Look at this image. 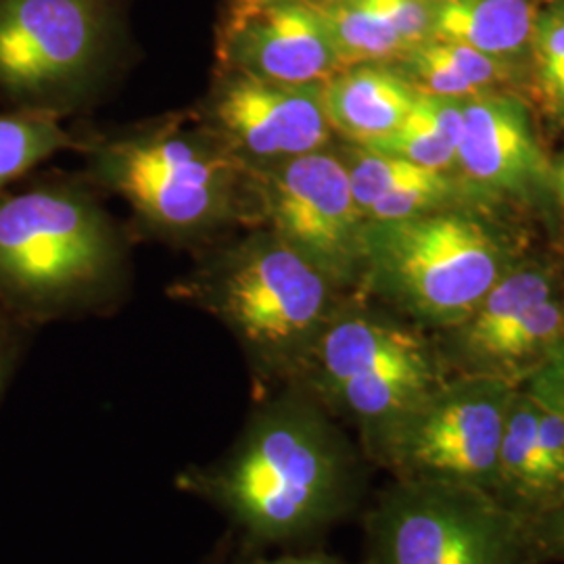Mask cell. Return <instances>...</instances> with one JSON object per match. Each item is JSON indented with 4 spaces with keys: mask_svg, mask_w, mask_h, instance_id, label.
<instances>
[{
    "mask_svg": "<svg viewBox=\"0 0 564 564\" xmlns=\"http://www.w3.org/2000/svg\"><path fill=\"white\" fill-rule=\"evenodd\" d=\"M258 542H300L349 514L362 464L335 416L302 384L263 403L220 463L181 477Z\"/></svg>",
    "mask_w": 564,
    "mask_h": 564,
    "instance_id": "6da1fadb",
    "label": "cell"
},
{
    "mask_svg": "<svg viewBox=\"0 0 564 564\" xmlns=\"http://www.w3.org/2000/svg\"><path fill=\"white\" fill-rule=\"evenodd\" d=\"M337 293L268 226L214 258L191 289L235 333L262 377L291 383L337 310Z\"/></svg>",
    "mask_w": 564,
    "mask_h": 564,
    "instance_id": "7a4b0ae2",
    "label": "cell"
},
{
    "mask_svg": "<svg viewBox=\"0 0 564 564\" xmlns=\"http://www.w3.org/2000/svg\"><path fill=\"white\" fill-rule=\"evenodd\" d=\"M93 176L144 223L176 237L260 224L253 170L203 126L186 130L176 120L101 142Z\"/></svg>",
    "mask_w": 564,
    "mask_h": 564,
    "instance_id": "3957f363",
    "label": "cell"
},
{
    "mask_svg": "<svg viewBox=\"0 0 564 564\" xmlns=\"http://www.w3.org/2000/svg\"><path fill=\"white\" fill-rule=\"evenodd\" d=\"M444 381L442 358L416 326L339 303L293 383L354 424L372 463L403 416Z\"/></svg>",
    "mask_w": 564,
    "mask_h": 564,
    "instance_id": "277c9868",
    "label": "cell"
},
{
    "mask_svg": "<svg viewBox=\"0 0 564 564\" xmlns=\"http://www.w3.org/2000/svg\"><path fill=\"white\" fill-rule=\"evenodd\" d=\"M508 272L502 242L470 216L364 224L362 282L423 326L463 324Z\"/></svg>",
    "mask_w": 564,
    "mask_h": 564,
    "instance_id": "5b68a950",
    "label": "cell"
},
{
    "mask_svg": "<svg viewBox=\"0 0 564 564\" xmlns=\"http://www.w3.org/2000/svg\"><path fill=\"white\" fill-rule=\"evenodd\" d=\"M118 263L101 209L76 188L36 184L0 195V300L44 316L97 289Z\"/></svg>",
    "mask_w": 564,
    "mask_h": 564,
    "instance_id": "8992f818",
    "label": "cell"
},
{
    "mask_svg": "<svg viewBox=\"0 0 564 564\" xmlns=\"http://www.w3.org/2000/svg\"><path fill=\"white\" fill-rule=\"evenodd\" d=\"M366 564H538L529 523L466 485L395 479L366 517Z\"/></svg>",
    "mask_w": 564,
    "mask_h": 564,
    "instance_id": "52a82bcc",
    "label": "cell"
},
{
    "mask_svg": "<svg viewBox=\"0 0 564 564\" xmlns=\"http://www.w3.org/2000/svg\"><path fill=\"white\" fill-rule=\"evenodd\" d=\"M517 389L489 377L445 379L389 433L372 464L402 481L466 485L491 494Z\"/></svg>",
    "mask_w": 564,
    "mask_h": 564,
    "instance_id": "ba28073f",
    "label": "cell"
},
{
    "mask_svg": "<svg viewBox=\"0 0 564 564\" xmlns=\"http://www.w3.org/2000/svg\"><path fill=\"white\" fill-rule=\"evenodd\" d=\"M111 25L107 0H0V95L59 113L99 69Z\"/></svg>",
    "mask_w": 564,
    "mask_h": 564,
    "instance_id": "9c48e42d",
    "label": "cell"
},
{
    "mask_svg": "<svg viewBox=\"0 0 564 564\" xmlns=\"http://www.w3.org/2000/svg\"><path fill=\"white\" fill-rule=\"evenodd\" d=\"M256 174L260 224L339 291L364 281V218L341 153L328 149Z\"/></svg>",
    "mask_w": 564,
    "mask_h": 564,
    "instance_id": "30bf717a",
    "label": "cell"
},
{
    "mask_svg": "<svg viewBox=\"0 0 564 564\" xmlns=\"http://www.w3.org/2000/svg\"><path fill=\"white\" fill-rule=\"evenodd\" d=\"M449 360L460 375L521 387L564 337V302L542 268H517L447 330Z\"/></svg>",
    "mask_w": 564,
    "mask_h": 564,
    "instance_id": "8fae6325",
    "label": "cell"
},
{
    "mask_svg": "<svg viewBox=\"0 0 564 564\" xmlns=\"http://www.w3.org/2000/svg\"><path fill=\"white\" fill-rule=\"evenodd\" d=\"M202 126L251 170L328 149L335 134L324 84H282L242 72H218Z\"/></svg>",
    "mask_w": 564,
    "mask_h": 564,
    "instance_id": "7c38bea8",
    "label": "cell"
},
{
    "mask_svg": "<svg viewBox=\"0 0 564 564\" xmlns=\"http://www.w3.org/2000/svg\"><path fill=\"white\" fill-rule=\"evenodd\" d=\"M341 69L321 15L302 0L268 4L218 36V72L282 84H324Z\"/></svg>",
    "mask_w": 564,
    "mask_h": 564,
    "instance_id": "4fadbf2b",
    "label": "cell"
},
{
    "mask_svg": "<svg viewBox=\"0 0 564 564\" xmlns=\"http://www.w3.org/2000/svg\"><path fill=\"white\" fill-rule=\"evenodd\" d=\"M491 496L527 523L564 500V416L517 389Z\"/></svg>",
    "mask_w": 564,
    "mask_h": 564,
    "instance_id": "5bb4252c",
    "label": "cell"
},
{
    "mask_svg": "<svg viewBox=\"0 0 564 564\" xmlns=\"http://www.w3.org/2000/svg\"><path fill=\"white\" fill-rule=\"evenodd\" d=\"M456 165L473 184L510 195L533 191L547 174L527 109L514 99L491 95L464 101Z\"/></svg>",
    "mask_w": 564,
    "mask_h": 564,
    "instance_id": "9a60e30c",
    "label": "cell"
},
{
    "mask_svg": "<svg viewBox=\"0 0 564 564\" xmlns=\"http://www.w3.org/2000/svg\"><path fill=\"white\" fill-rule=\"evenodd\" d=\"M421 93L391 63H360L324 82L333 130L349 144L372 149L400 130Z\"/></svg>",
    "mask_w": 564,
    "mask_h": 564,
    "instance_id": "2e32d148",
    "label": "cell"
},
{
    "mask_svg": "<svg viewBox=\"0 0 564 564\" xmlns=\"http://www.w3.org/2000/svg\"><path fill=\"white\" fill-rule=\"evenodd\" d=\"M535 21L538 11L529 0H433L431 41L510 59L533 42Z\"/></svg>",
    "mask_w": 564,
    "mask_h": 564,
    "instance_id": "e0dca14e",
    "label": "cell"
},
{
    "mask_svg": "<svg viewBox=\"0 0 564 564\" xmlns=\"http://www.w3.org/2000/svg\"><path fill=\"white\" fill-rule=\"evenodd\" d=\"M74 142L55 111L18 109L0 113V195L11 182L20 181L39 163L74 147Z\"/></svg>",
    "mask_w": 564,
    "mask_h": 564,
    "instance_id": "ac0fdd59",
    "label": "cell"
},
{
    "mask_svg": "<svg viewBox=\"0 0 564 564\" xmlns=\"http://www.w3.org/2000/svg\"><path fill=\"white\" fill-rule=\"evenodd\" d=\"M372 149L437 172H449L456 165V149L437 132L419 101L400 130Z\"/></svg>",
    "mask_w": 564,
    "mask_h": 564,
    "instance_id": "d6986e66",
    "label": "cell"
},
{
    "mask_svg": "<svg viewBox=\"0 0 564 564\" xmlns=\"http://www.w3.org/2000/svg\"><path fill=\"white\" fill-rule=\"evenodd\" d=\"M456 193L454 181L447 172H435L433 176L414 184L391 191L379 197L364 212V223H393L408 220L437 212Z\"/></svg>",
    "mask_w": 564,
    "mask_h": 564,
    "instance_id": "ffe728a7",
    "label": "cell"
},
{
    "mask_svg": "<svg viewBox=\"0 0 564 564\" xmlns=\"http://www.w3.org/2000/svg\"><path fill=\"white\" fill-rule=\"evenodd\" d=\"M398 32L408 51L433 36V0H356Z\"/></svg>",
    "mask_w": 564,
    "mask_h": 564,
    "instance_id": "44dd1931",
    "label": "cell"
},
{
    "mask_svg": "<svg viewBox=\"0 0 564 564\" xmlns=\"http://www.w3.org/2000/svg\"><path fill=\"white\" fill-rule=\"evenodd\" d=\"M435 51L444 57L452 67H456L466 80L470 82L477 90H489L510 78V65L500 57H491L477 48L456 42L431 41Z\"/></svg>",
    "mask_w": 564,
    "mask_h": 564,
    "instance_id": "7402d4cb",
    "label": "cell"
},
{
    "mask_svg": "<svg viewBox=\"0 0 564 564\" xmlns=\"http://www.w3.org/2000/svg\"><path fill=\"white\" fill-rule=\"evenodd\" d=\"M533 400L564 416V337L521 384Z\"/></svg>",
    "mask_w": 564,
    "mask_h": 564,
    "instance_id": "603a6c76",
    "label": "cell"
},
{
    "mask_svg": "<svg viewBox=\"0 0 564 564\" xmlns=\"http://www.w3.org/2000/svg\"><path fill=\"white\" fill-rule=\"evenodd\" d=\"M535 563H564V500L529 521Z\"/></svg>",
    "mask_w": 564,
    "mask_h": 564,
    "instance_id": "cb8c5ba5",
    "label": "cell"
},
{
    "mask_svg": "<svg viewBox=\"0 0 564 564\" xmlns=\"http://www.w3.org/2000/svg\"><path fill=\"white\" fill-rule=\"evenodd\" d=\"M533 44L540 65L564 59V7H556L545 15H538Z\"/></svg>",
    "mask_w": 564,
    "mask_h": 564,
    "instance_id": "d4e9b609",
    "label": "cell"
},
{
    "mask_svg": "<svg viewBox=\"0 0 564 564\" xmlns=\"http://www.w3.org/2000/svg\"><path fill=\"white\" fill-rule=\"evenodd\" d=\"M274 2H282V0H226L220 25H218V36L232 32L249 15H253L256 11H260L268 4H274ZM302 2H310V0H302Z\"/></svg>",
    "mask_w": 564,
    "mask_h": 564,
    "instance_id": "484cf974",
    "label": "cell"
},
{
    "mask_svg": "<svg viewBox=\"0 0 564 564\" xmlns=\"http://www.w3.org/2000/svg\"><path fill=\"white\" fill-rule=\"evenodd\" d=\"M542 84L552 101L564 105V59L542 65Z\"/></svg>",
    "mask_w": 564,
    "mask_h": 564,
    "instance_id": "4316f807",
    "label": "cell"
},
{
    "mask_svg": "<svg viewBox=\"0 0 564 564\" xmlns=\"http://www.w3.org/2000/svg\"><path fill=\"white\" fill-rule=\"evenodd\" d=\"M11 362H13V351H11V339L7 335V328L0 321V398L2 391L9 381V372H11Z\"/></svg>",
    "mask_w": 564,
    "mask_h": 564,
    "instance_id": "83f0119b",
    "label": "cell"
},
{
    "mask_svg": "<svg viewBox=\"0 0 564 564\" xmlns=\"http://www.w3.org/2000/svg\"><path fill=\"white\" fill-rule=\"evenodd\" d=\"M253 564H343L335 556L321 554V552H312V554H291V556H282L274 561H262V563Z\"/></svg>",
    "mask_w": 564,
    "mask_h": 564,
    "instance_id": "f1b7e54d",
    "label": "cell"
},
{
    "mask_svg": "<svg viewBox=\"0 0 564 564\" xmlns=\"http://www.w3.org/2000/svg\"><path fill=\"white\" fill-rule=\"evenodd\" d=\"M554 181H556V188H558V193H561L564 202V158L561 165L556 167V172H554Z\"/></svg>",
    "mask_w": 564,
    "mask_h": 564,
    "instance_id": "f546056e",
    "label": "cell"
}]
</instances>
